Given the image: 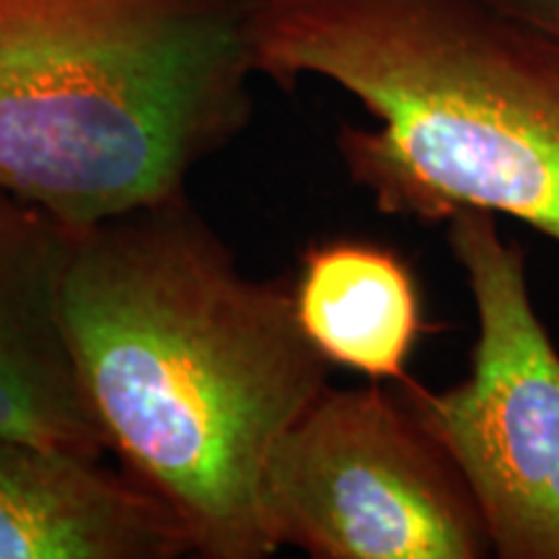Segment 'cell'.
Wrapping results in <instances>:
<instances>
[{"label":"cell","mask_w":559,"mask_h":559,"mask_svg":"<svg viewBox=\"0 0 559 559\" xmlns=\"http://www.w3.org/2000/svg\"><path fill=\"white\" fill-rule=\"evenodd\" d=\"M290 285L300 330L330 366L368 381L407 379L412 353L430 326L400 251L355 236L313 241Z\"/></svg>","instance_id":"cell-8"},{"label":"cell","mask_w":559,"mask_h":559,"mask_svg":"<svg viewBox=\"0 0 559 559\" xmlns=\"http://www.w3.org/2000/svg\"><path fill=\"white\" fill-rule=\"evenodd\" d=\"M192 547L158 498L102 459L0 438V559H179Z\"/></svg>","instance_id":"cell-7"},{"label":"cell","mask_w":559,"mask_h":559,"mask_svg":"<svg viewBox=\"0 0 559 559\" xmlns=\"http://www.w3.org/2000/svg\"><path fill=\"white\" fill-rule=\"evenodd\" d=\"M62 324L107 451L169 508L192 555H275L264 466L332 368L288 280L247 275L179 194L75 234Z\"/></svg>","instance_id":"cell-1"},{"label":"cell","mask_w":559,"mask_h":559,"mask_svg":"<svg viewBox=\"0 0 559 559\" xmlns=\"http://www.w3.org/2000/svg\"><path fill=\"white\" fill-rule=\"evenodd\" d=\"M257 75L332 81L376 128L342 124L347 177L391 218L464 210L559 247V41L487 0H254Z\"/></svg>","instance_id":"cell-2"},{"label":"cell","mask_w":559,"mask_h":559,"mask_svg":"<svg viewBox=\"0 0 559 559\" xmlns=\"http://www.w3.org/2000/svg\"><path fill=\"white\" fill-rule=\"evenodd\" d=\"M254 0H0V190L83 230L185 194L254 117Z\"/></svg>","instance_id":"cell-3"},{"label":"cell","mask_w":559,"mask_h":559,"mask_svg":"<svg viewBox=\"0 0 559 559\" xmlns=\"http://www.w3.org/2000/svg\"><path fill=\"white\" fill-rule=\"evenodd\" d=\"M487 3L559 41V0H487Z\"/></svg>","instance_id":"cell-9"},{"label":"cell","mask_w":559,"mask_h":559,"mask_svg":"<svg viewBox=\"0 0 559 559\" xmlns=\"http://www.w3.org/2000/svg\"><path fill=\"white\" fill-rule=\"evenodd\" d=\"M75 234L47 210L0 190V438L102 459L107 440L62 324Z\"/></svg>","instance_id":"cell-6"},{"label":"cell","mask_w":559,"mask_h":559,"mask_svg":"<svg viewBox=\"0 0 559 559\" xmlns=\"http://www.w3.org/2000/svg\"><path fill=\"white\" fill-rule=\"evenodd\" d=\"M262 510L313 559L492 557L456 461L381 381L321 391L270 453Z\"/></svg>","instance_id":"cell-5"},{"label":"cell","mask_w":559,"mask_h":559,"mask_svg":"<svg viewBox=\"0 0 559 559\" xmlns=\"http://www.w3.org/2000/svg\"><path fill=\"white\" fill-rule=\"evenodd\" d=\"M445 243L477 319L469 373L394 389L456 461L492 555L559 559V347L531 298L526 249L481 210L453 215Z\"/></svg>","instance_id":"cell-4"}]
</instances>
